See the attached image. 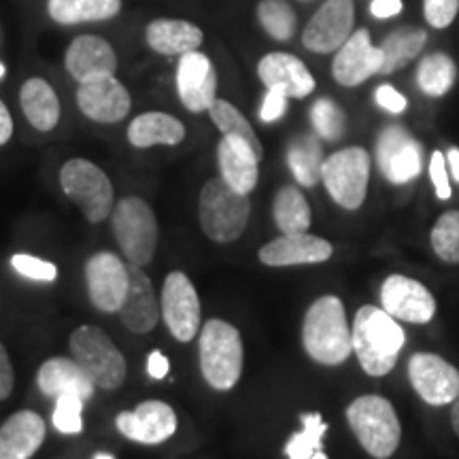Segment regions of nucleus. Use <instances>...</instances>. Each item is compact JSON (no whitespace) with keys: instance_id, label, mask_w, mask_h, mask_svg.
Instances as JSON below:
<instances>
[{"instance_id":"obj_1","label":"nucleus","mask_w":459,"mask_h":459,"mask_svg":"<svg viewBox=\"0 0 459 459\" xmlns=\"http://www.w3.org/2000/svg\"><path fill=\"white\" fill-rule=\"evenodd\" d=\"M351 338L353 353L370 377L389 375L406 342V334L400 328L398 319H394L385 308L370 307V304L355 313Z\"/></svg>"},{"instance_id":"obj_2","label":"nucleus","mask_w":459,"mask_h":459,"mask_svg":"<svg viewBox=\"0 0 459 459\" xmlns=\"http://www.w3.org/2000/svg\"><path fill=\"white\" fill-rule=\"evenodd\" d=\"M302 344L317 364L338 366L349 359L353 338L341 298L321 296L308 307L302 324Z\"/></svg>"},{"instance_id":"obj_3","label":"nucleus","mask_w":459,"mask_h":459,"mask_svg":"<svg viewBox=\"0 0 459 459\" xmlns=\"http://www.w3.org/2000/svg\"><path fill=\"white\" fill-rule=\"evenodd\" d=\"M347 423L375 459H389L398 451L402 440V426L394 404L383 395H359L347 406Z\"/></svg>"},{"instance_id":"obj_4","label":"nucleus","mask_w":459,"mask_h":459,"mask_svg":"<svg viewBox=\"0 0 459 459\" xmlns=\"http://www.w3.org/2000/svg\"><path fill=\"white\" fill-rule=\"evenodd\" d=\"M249 196L230 187L221 177L209 179L200 189V228L215 243H234V240L243 237L247 223H249Z\"/></svg>"},{"instance_id":"obj_5","label":"nucleus","mask_w":459,"mask_h":459,"mask_svg":"<svg viewBox=\"0 0 459 459\" xmlns=\"http://www.w3.org/2000/svg\"><path fill=\"white\" fill-rule=\"evenodd\" d=\"M200 370L217 392H228L243 375V338L232 324L209 319L200 332Z\"/></svg>"},{"instance_id":"obj_6","label":"nucleus","mask_w":459,"mask_h":459,"mask_svg":"<svg viewBox=\"0 0 459 459\" xmlns=\"http://www.w3.org/2000/svg\"><path fill=\"white\" fill-rule=\"evenodd\" d=\"M113 234L128 264L147 266L158 247V220L145 200L126 196L111 211Z\"/></svg>"},{"instance_id":"obj_7","label":"nucleus","mask_w":459,"mask_h":459,"mask_svg":"<svg viewBox=\"0 0 459 459\" xmlns=\"http://www.w3.org/2000/svg\"><path fill=\"white\" fill-rule=\"evenodd\" d=\"M71 353L96 387L113 392L124 385L126 359L105 330L96 325H82L74 330L71 334Z\"/></svg>"},{"instance_id":"obj_8","label":"nucleus","mask_w":459,"mask_h":459,"mask_svg":"<svg viewBox=\"0 0 459 459\" xmlns=\"http://www.w3.org/2000/svg\"><path fill=\"white\" fill-rule=\"evenodd\" d=\"M60 186L88 221L100 223L111 215L115 206L113 183L107 172L90 160H68L60 170Z\"/></svg>"},{"instance_id":"obj_9","label":"nucleus","mask_w":459,"mask_h":459,"mask_svg":"<svg viewBox=\"0 0 459 459\" xmlns=\"http://www.w3.org/2000/svg\"><path fill=\"white\" fill-rule=\"evenodd\" d=\"M321 179L336 204L358 211L368 194L370 153L364 147H347L332 153L321 166Z\"/></svg>"},{"instance_id":"obj_10","label":"nucleus","mask_w":459,"mask_h":459,"mask_svg":"<svg viewBox=\"0 0 459 459\" xmlns=\"http://www.w3.org/2000/svg\"><path fill=\"white\" fill-rule=\"evenodd\" d=\"M166 328L179 342H189L200 332V298L186 273H170L160 298Z\"/></svg>"},{"instance_id":"obj_11","label":"nucleus","mask_w":459,"mask_h":459,"mask_svg":"<svg viewBox=\"0 0 459 459\" xmlns=\"http://www.w3.org/2000/svg\"><path fill=\"white\" fill-rule=\"evenodd\" d=\"M377 162L389 183L404 186L421 175V145L402 126H389L378 136Z\"/></svg>"},{"instance_id":"obj_12","label":"nucleus","mask_w":459,"mask_h":459,"mask_svg":"<svg viewBox=\"0 0 459 459\" xmlns=\"http://www.w3.org/2000/svg\"><path fill=\"white\" fill-rule=\"evenodd\" d=\"M409 378L419 398L429 406L453 404L459 395V370L436 353H415L409 359Z\"/></svg>"},{"instance_id":"obj_13","label":"nucleus","mask_w":459,"mask_h":459,"mask_svg":"<svg viewBox=\"0 0 459 459\" xmlns=\"http://www.w3.org/2000/svg\"><path fill=\"white\" fill-rule=\"evenodd\" d=\"M353 0H325L302 32V45L315 54L338 51L353 34Z\"/></svg>"},{"instance_id":"obj_14","label":"nucleus","mask_w":459,"mask_h":459,"mask_svg":"<svg viewBox=\"0 0 459 459\" xmlns=\"http://www.w3.org/2000/svg\"><path fill=\"white\" fill-rule=\"evenodd\" d=\"M381 304L394 319L406 324H429L436 315L432 291L419 281L392 274L381 285Z\"/></svg>"},{"instance_id":"obj_15","label":"nucleus","mask_w":459,"mask_h":459,"mask_svg":"<svg viewBox=\"0 0 459 459\" xmlns=\"http://www.w3.org/2000/svg\"><path fill=\"white\" fill-rule=\"evenodd\" d=\"M85 281L91 304L102 313H117L128 290V264L115 254L102 251L90 257Z\"/></svg>"},{"instance_id":"obj_16","label":"nucleus","mask_w":459,"mask_h":459,"mask_svg":"<svg viewBox=\"0 0 459 459\" xmlns=\"http://www.w3.org/2000/svg\"><path fill=\"white\" fill-rule=\"evenodd\" d=\"M115 426L134 443L160 445L177 432V415L166 402L147 400L134 411L119 412Z\"/></svg>"},{"instance_id":"obj_17","label":"nucleus","mask_w":459,"mask_h":459,"mask_svg":"<svg viewBox=\"0 0 459 459\" xmlns=\"http://www.w3.org/2000/svg\"><path fill=\"white\" fill-rule=\"evenodd\" d=\"M77 107L91 122L117 124L130 113L132 99L126 85L111 74L79 85Z\"/></svg>"},{"instance_id":"obj_18","label":"nucleus","mask_w":459,"mask_h":459,"mask_svg":"<svg viewBox=\"0 0 459 459\" xmlns=\"http://www.w3.org/2000/svg\"><path fill=\"white\" fill-rule=\"evenodd\" d=\"M177 91H179V99L187 111H209V107L217 99V73L209 57L200 51L179 56Z\"/></svg>"},{"instance_id":"obj_19","label":"nucleus","mask_w":459,"mask_h":459,"mask_svg":"<svg viewBox=\"0 0 459 459\" xmlns=\"http://www.w3.org/2000/svg\"><path fill=\"white\" fill-rule=\"evenodd\" d=\"M383 54L370 43V34L366 28H359L341 45L332 62V74L344 88H355L364 83L372 74L381 73Z\"/></svg>"},{"instance_id":"obj_20","label":"nucleus","mask_w":459,"mask_h":459,"mask_svg":"<svg viewBox=\"0 0 459 459\" xmlns=\"http://www.w3.org/2000/svg\"><path fill=\"white\" fill-rule=\"evenodd\" d=\"M65 66L74 82L85 83L100 77H111L117 71V54L111 43L94 34H82L68 45Z\"/></svg>"},{"instance_id":"obj_21","label":"nucleus","mask_w":459,"mask_h":459,"mask_svg":"<svg viewBox=\"0 0 459 459\" xmlns=\"http://www.w3.org/2000/svg\"><path fill=\"white\" fill-rule=\"evenodd\" d=\"M117 313L126 328L136 334L152 332L162 315L152 279L134 264H128V290H126V298Z\"/></svg>"},{"instance_id":"obj_22","label":"nucleus","mask_w":459,"mask_h":459,"mask_svg":"<svg viewBox=\"0 0 459 459\" xmlns=\"http://www.w3.org/2000/svg\"><path fill=\"white\" fill-rule=\"evenodd\" d=\"M257 77L268 90L283 91L287 99H307L315 90V79L307 65L283 51L264 56L257 65Z\"/></svg>"},{"instance_id":"obj_23","label":"nucleus","mask_w":459,"mask_h":459,"mask_svg":"<svg viewBox=\"0 0 459 459\" xmlns=\"http://www.w3.org/2000/svg\"><path fill=\"white\" fill-rule=\"evenodd\" d=\"M260 262L266 266H300V264H321L332 257V245L325 238L308 232L281 234L260 249Z\"/></svg>"},{"instance_id":"obj_24","label":"nucleus","mask_w":459,"mask_h":459,"mask_svg":"<svg viewBox=\"0 0 459 459\" xmlns=\"http://www.w3.org/2000/svg\"><path fill=\"white\" fill-rule=\"evenodd\" d=\"M45 440V419L20 411L0 426V459H30Z\"/></svg>"},{"instance_id":"obj_25","label":"nucleus","mask_w":459,"mask_h":459,"mask_svg":"<svg viewBox=\"0 0 459 459\" xmlns=\"http://www.w3.org/2000/svg\"><path fill=\"white\" fill-rule=\"evenodd\" d=\"M39 389L45 395L57 398L62 394H74L82 400H90L96 392L91 378L73 358H51L45 361L37 377Z\"/></svg>"},{"instance_id":"obj_26","label":"nucleus","mask_w":459,"mask_h":459,"mask_svg":"<svg viewBox=\"0 0 459 459\" xmlns=\"http://www.w3.org/2000/svg\"><path fill=\"white\" fill-rule=\"evenodd\" d=\"M217 164H220L221 172L220 177L230 187H234L240 194L254 192L257 179H260V170H257L260 160L251 152V147L223 136L217 145Z\"/></svg>"},{"instance_id":"obj_27","label":"nucleus","mask_w":459,"mask_h":459,"mask_svg":"<svg viewBox=\"0 0 459 459\" xmlns=\"http://www.w3.org/2000/svg\"><path fill=\"white\" fill-rule=\"evenodd\" d=\"M147 45L160 56H183L198 51L204 41V32L186 20H153L145 30Z\"/></svg>"},{"instance_id":"obj_28","label":"nucleus","mask_w":459,"mask_h":459,"mask_svg":"<svg viewBox=\"0 0 459 459\" xmlns=\"http://www.w3.org/2000/svg\"><path fill=\"white\" fill-rule=\"evenodd\" d=\"M186 139V126L169 113L149 111L132 119L128 126V141L136 149L156 145H179Z\"/></svg>"},{"instance_id":"obj_29","label":"nucleus","mask_w":459,"mask_h":459,"mask_svg":"<svg viewBox=\"0 0 459 459\" xmlns=\"http://www.w3.org/2000/svg\"><path fill=\"white\" fill-rule=\"evenodd\" d=\"M20 105L28 124L39 132L54 130L60 122V100L56 90L41 77H32L22 85Z\"/></svg>"},{"instance_id":"obj_30","label":"nucleus","mask_w":459,"mask_h":459,"mask_svg":"<svg viewBox=\"0 0 459 459\" xmlns=\"http://www.w3.org/2000/svg\"><path fill=\"white\" fill-rule=\"evenodd\" d=\"M428 43V32L423 28L417 26H400L395 28L383 39V43L378 45L383 54V66L381 74H392L400 68H404L409 62L421 54L423 48Z\"/></svg>"},{"instance_id":"obj_31","label":"nucleus","mask_w":459,"mask_h":459,"mask_svg":"<svg viewBox=\"0 0 459 459\" xmlns=\"http://www.w3.org/2000/svg\"><path fill=\"white\" fill-rule=\"evenodd\" d=\"M122 11V0H49L48 13L56 24L74 26L108 22Z\"/></svg>"},{"instance_id":"obj_32","label":"nucleus","mask_w":459,"mask_h":459,"mask_svg":"<svg viewBox=\"0 0 459 459\" xmlns=\"http://www.w3.org/2000/svg\"><path fill=\"white\" fill-rule=\"evenodd\" d=\"M287 164L294 172L296 181L304 187L317 186L324 166V152L321 143L313 134H300L287 147Z\"/></svg>"},{"instance_id":"obj_33","label":"nucleus","mask_w":459,"mask_h":459,"mask_svg":"<svg viewBox=\"0 0 459 459\" xmlns=\"http://www.w3.org/2000/svg\"><path fill=\"white\" fill-rule=\"evenodd\" d=\"M209 115L217 126V130H220L226 139L245 143L247 147H251V152L255 153L257 160L264 158V147L260 139H257L254 126L249 124V119H247L232 102L215 99L213 105L209 107Z\"/></svg>"},{"instance_id":"obj_34","label":"nucleus","mask_w":459,"mask_h":459,"mask_svg":"<svg viewBox=\"0 0 459 459\" xmlns=\"http://www.w3.org/2000/svg\"><path fill=\"white\" fill-rule=\"evenodd\" d=\"M273 215L277 228L283 234L308 232L311 226V206L298 187H281L273 204Z\"/></svg>"},{"instance_id":"obj_35","label":"nucleus","mask_w":459,"mask_h":459,"mask_svg":"<svg viewBox=\"0 0 459 459\" xmlns=\"http://www.w3.org/2000/svg\"><path fill=\"white\" fill-rule=\"evenodd\" d=\"M455 62L446 54H429L423 57L421 65L417 68L419 88H421L423 94L434 96V99L445 96L453 88V83H455Z\"/></svg>"},{"instance_id":"obj_36","label":"nucleus","mask_w":459,"mask_h":459,"mask_svg":"<svg viewBox=\"0 0 459 459\" xmlns=\"http://www.w3.org/2000/svg\"><path fill=\"white\" fill-rule=\"evenodd\" d=\"M302 429L291 436L285 445V455L290 459H313L321 449V440L328 432V423H324L319 412H304L300 417Z\"/></svg>"},{"instance_id":"obj_37","label":"nucleus","mask_w":459,"mask_h":459,"mask_svg":"<svg viewBox=\"0 0 459 459\" xmlns=\"http://www.w3.org/2000/svg\"><path fill=\"white\" fill-rule=\"evenodd\" d=\"M257 20L274 41H290L296 32V11L287 0H262L257 4Z\"/></svg>"},{"instance_id":"obj_38","label":"nucleus","mask_w":459,"mask_h":459,"mask_svg":"<svg viewBox=\"0 0 459 459\" xmlns=\"http://www.w3.org/2000/svg\"><path fill=\"white\" fill-rule=\"evenodd\" d=\"M434 254L446 264H459V211L443 213L429 234Z\"/></svg>"},{"instance_id":"obj_39","label":"nucleus","mask_w":459,"mask_h":459,"mask_svg":"<svg viewBox=\"0 0 459 459\" xmlns=\"http://www.w3.org/2000/svg\"><path fill=\"white\" fill-rule=\"evenodd\" d=\"M311 122L315 132L325 141L341 139L344 134V128H347L344 111L330 99H321L315 102L311 108Z\"/></svg>"},{"instance_id":"obj_40","label":"nucleus","mask_w":459,"mask_h":459,"mask_svg":"<svg viewBox=\"0 0 459 459\" xmlns=\"http://www.w3.org/2000/svg\"><path fill=\"white\" fill-rule=\"evenodd\" d=\"M83 402L74 394H62L56 398L54 428L62 434H79L83 429Z\"/></svg>"},{"instance_id":"obj_41","label":"nucleus","mask_w":459,"mask_h":459,"mask_svg":"<svg viewBox=\"0 0 459 459\" xmlns=\"http://www.w3.org/2000/svg\"><path fill=\"white\" fill-rule=\"evenodd\" d=\"M11 266L15 268L22 277L32 281H43V283H51L57 277V268L51 262H45L41 257L17 254L11 257Z\"/></svg>"},{"instance_id":"obj_42","label":"nucleus","mask_w":459,"mask_h":459,"mask_svg":"<svg viewBox=\"0 0 459 459\" xmlns=\"http://www.w3.org/2000/svg\"><path fill=\"white\" fill-rule=\"evenodd\" d=\"M459 11V0H423V15L432 28L451 26Z\"/></svg>"},{"instance_id":"obj_43","label":"nucleus","mask_w":459,"mask_h":459,"mask_svg":"<svg viewBox=\"0 0 459 459\" xmlns=\"http://www.w3.org/2000/svg\"><path fill=\"white\" fill-rule=\"evenodd\" d=\"M429 177H432L436 196L440 200L451 198V183H449V172H446V158L443 152H434L432 160H429Z\"/></svg>"},{"instance_id":"obj_44","label":"nucleus","mask_w":459,"mask_h":459,"mask_svg":"<svg viewBox=\"0 0 459 459\" xmlns=\"http://www.w3.org/2000/svg\"><path fill=\"white\" fill-rule=\"evenodd\" d=\"M287 111V96L279 90H268L260 107V119L264 124L279 122Z\"/></svg>"},{"instance_id":"obj_45","label":"nucleus","mask_w":459,"mask_h":459,"mask_svg":"<svg viewBox=\"0 0 459 459\" xmlns=\"http://www.w3.org/2000/svg\"><path fill=\"white\" fill-rule=\"evenodd\" d=\"M375 100H377L378 107L385 108V111L392 113V115L404 113L406 107H409V100H406L398 90L392 88V85H387V83L378 85L377 91H375Z\"/></svg>"},{"instance_id":"obj_46","label":"nucleus","mask_w":459,"mask_h":459,"mask_svg":"<svg viewBox=\"0 0 459 459\" xmlns=\"http://www.w3.org/2000/svg\"><path fill=\"white\" fill-rule=\"evenodd\" d=\"M13 383H15L13 366H11L7 349H4V344L0 342V402L9 398L11 392H13Z\"/></svg>"},{"instance_id":"obj_47","label":"nucleus","mask_w":459,"mask_h":459,"mask_svg":"<svg viewBox=\"0 0 459 459\" xmlns=\"http://www.w3.org/2000/svg\"><path fill=\"white\" fill-rule=\"evenodd\" d=\"M170 361L162 351H152L147 358V372L149 377L156 378V381H162V378L169 375Z\"/></svg>"},{"instance_id":"obj_48","label":"nucleus","mask_w":459,"mask_h":459,"mask_svg":"<svg viewBox=\"0 0 459 459\" xmlns=\"http://www.w3.org/2000/svg\"><path fill=\"white\" fill-rule=\"evenodd\" d=\"M402 0H372L370 3V13L377 17V20H389V17H395L402 11Z\"/></svg>"},{"instance_id":"obj_49","label":"nucleus","mask_w":459,"mask_h":459,"mask_svg":"<svg viewBox=\"0 0 459 459\" xmlns=\"http://www.w3.org/2000/svg\"><path fill=\"white\" fill-rule=\"evenodd\" d=\"M11 136H13V119H11L7 105L0 100V147L7 145Z\"/></svg>"},{"instance_id":"obj_50","label":"nucleus","mask_w":459,"mask_h":459,"mask_svg":"<svg viewBox=\"0 0 459 459\" xmlns=\"http://www.w3.org/2000/svg\"><path fill=\"white\" fill-rule=\"evenodd\" d=\"M446 162L451 166V175L455 177V181L459 183V149L457 147H451L449 152H446Z\"/></svg>"},{"instance_id":"obj_51","label":"nucleus","mask_w":459,"mask_h":459,"mask_svg":"<svg viewBox=\"0 0 459 459\" xmlns=\"http://www.w3.org/2000/svg\"><path fill=\"white\" fill-rule=\"evenodd\" d=\"M451 426H453V432L457 434L459 438V395L455 400H453V409H451Z\"/></svg>"},{"instance_id":"obj_52","label":"nucleus","mask_w":459,"mask_h":459,"mask_svg":"<svg viewBox=\"0 0 459 459\" xmlns=\"http://www.w3.org/2000/svg\"><path fill=\"white\" fill-rule=\"evenodd\" d=\"M94 459H115L113 455H108V453H99Z\"/></svg>"},{"instance_id":"obj_53","label":"nucleus","mask_w":459,"mask_h":459,"mask_svg":"<svg viewBox=\"0 0 459 459\" xmlns=\"http://www.w3.org/2000/svg\"><path fill=\"white\" fill-rule=\"evenodd\" d=\"M3 77H4V65L0 62V79H3Z\"/></svg>"},{"instance_id":"obj_54","label":"nucleus","mask_w":459,"mask_h":459,"mask_svg":"<svg viewBox=\"0 0 459 459\" xmlns=\"http://www.w3.org/2000/svg\"><path fill=\"white\" fill-rule=\"evenodd\" d=\"M302 3H311V0H302Z\"/></svg>"}]
</instances>
